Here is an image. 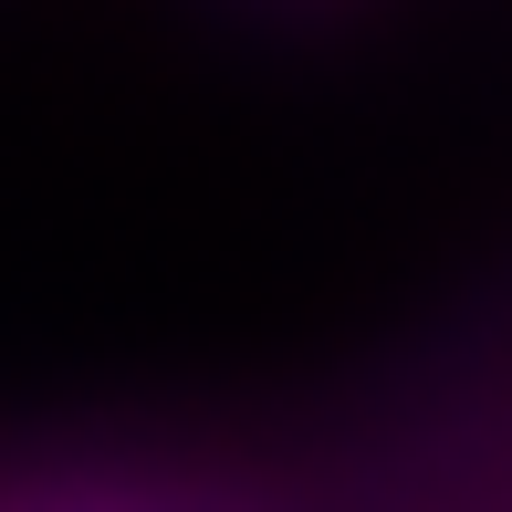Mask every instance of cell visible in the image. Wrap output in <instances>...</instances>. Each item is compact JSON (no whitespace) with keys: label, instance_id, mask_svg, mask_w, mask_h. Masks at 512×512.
Here are the masks:
<instances>
[{"label":"cell","instance_id":"1","mask_svg":"<svg viewBox=\"0 0 512 512\" xmlns=\"http://www.w3.org/2000/svg\"><path fill=\"white\" fill-rule=\"evenodd\" d=\"M251 11H335V0H251Z\"/></svg>","mask_w":512,"mask_h":512}]
</instances>
